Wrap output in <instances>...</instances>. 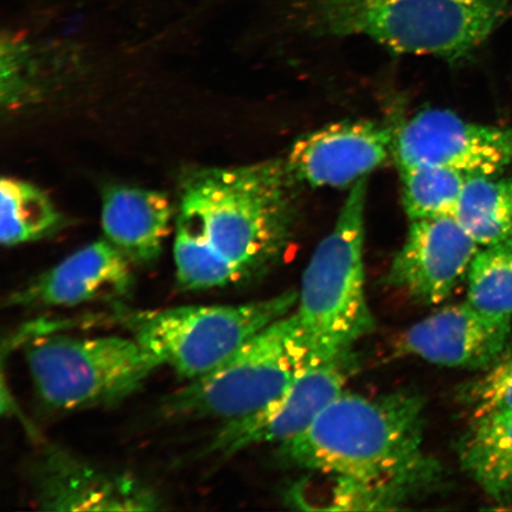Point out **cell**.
<instances>
[{"instance_id": "cell-1", "label": "cell", "mask_w": 512, "mask_h": 512, "mask_svg": "<svg viewBox=\"0 0 512 512\" xmlns=\"http://www.w3.org/2000/svg\"><path fill=\"white\" fill-rule=\"evenodd\" d=\"M300 187L285 159L184 172L175 217L178 287L213 290L270 271L292 239Z\"/></svg>"}, {"instance_id": "cell-2", "label": "cell", "mask_w": 512, "mask_h": 512, "mask_svg": "<svg viewBox=\"0 0 512 512\" xmlns=\"http://www.w3.org/2000/svg\"><path fill=\"white\" fill-rule=\"evenodd\" d=\"M425 400L400 390L369 398L343 392L296 438L279 462L334 478L332 510H398L443 483L424 450Z\"/></svg>"}, {"instance_id": "cell-3", "label": "cell", "mask_w": 512, "mask_h": 512, "mask_svg": "<svg viewBox=\"0 0 512 512\" xmlns=\"http://www.w3.org/2000/svg\"><path fill=\"white\" fill-rule=\"evenodd\" d=\"M512 15V0H293L294 29L361 36L396 54L471 57Z\"/></svg>"}, {"instance_id": "cell-4", "label": "cell", "mask_w": 512, "mask_h": 512, "mask_svg": "<svg viewBox=\"0 0 512 512\" xmlns=\"http://www.w3.org/2000/svg\"><path fill=\"white\" fill-rule=\"evenodd\" d=\"M367 189V178L352 185L303 275L294 312L317 363L352 351L375 328L364 272Z\"/></svg>"}, {"instance_id": "cell-5", "label": "cell", "mask_w": 512, "mask_h": 512, "mask_svg": "<svg viewBox=\"0 0 512 512\" xmlns=\"http://www.w3.org/2000/svg\"><path fill=\"white\" fill-rule=\"evenodd\" d=\"M316 363L293 311L258 332L220 367L171 393L160 411L169 420L224 424L259 411Z\"/></svg>"}, {"instance_id": "cell-6", "label": "cell", "mask_w": 512, "mask_h": 512, "mask_svg": "<svg viewBox=\"0 0 512 512\" xmlns=\"http://www.w3.org/2000/svg\"><path fill=\"white\" fill-rule=\"evenodd\" d=\"M24 356L38 400L54 413L117 406L162 367L132 336H36Z\"/></svg>"}, {"instance_id": "cell-7", "label": "cell", "mask_w": 512, "mask_h": 512, "mask_svg": "<svg viewBox=\"0 0 512 512\" xmlns=\"http://www.w3.org/2000/svg\"><path fill=\"white\" fill-rule=\"evenodd\" d=\"M299 292L288 290L241 305L176 306L117 310L118 322L151 352L160 366L187 381L226 362L266 326L296 310Z\"/></svg>"}, {"instance_id": "cell-8", "label": "cell", "mask_w": 512, "mask_h": 512, "mask_svg": "<svg viewBox=\"0 0 512 512\" xmlns=\"http://www.w3.org/2000/svg\"><path fill=\"white\" fill-rule=\"evenodd\" d=\"M358 368L360 362L352 351L313 364L259 411L224 422L208 452L230 457L251 446L280 445L296 438L344 392Z\"/></svg>"}, {"instance_id": "cell-9", "label": "cell", "mask_w": 512, "mask_h": 512, "mask_svg": "<svg viewBox=\"0 0 512 512\" xmlns=\"http://www.w3.org/2000/svg\"><path fill=\"white\" fill-rule=\"evenodd\" d=\"M400 168L438 166L466 177L497 176L512 164V128L470 123L447 110L422 111L396 131Z\"/></svg>"}, {"instance_id": "cell-10", "label": "cell", "mask_w": 512, "mask_h": 512, "mask_svg": "<svg viewBox=\"0 0 512 512\" xmlns=\"http://www.w3.org/2000/svg\"><path fill=\"white\" fill-rule=\"evenodd\" d=\"M479 247L454 216L411 221L386 283L415 303H444L467 278Z\"/></svg>"}, {"instance_id": "cell-11", "label": "cell", "mask_w": 512, "mask_h": 512, "mask_svg": "<svg viewBox=\"0 0 512 512\" xmlns=\"http://www.w3.org/2000/svg\"><path fill=\"white\" fill-rule=\"evenodd\" d=\"M37 507L49 511H151L162 499L131 475L99 469L67 452L49 450L31 470Z\"/></svg>"}, {"instance_id": "cell-12", "label": "cell", "mask_w": 512, "mask_h": 512, "mask_svg": "<svg viewBox=\"0 0 512 512\" xmlns=\"http://www.w3.org/2000/svg\"><path fill=\"white\" fill-rule=\"evenodd\" d=\"M394 128L341 121L298 138L285 158L292 176L311 188L352 187L394 152Z\"/></svg>"}, {"instance_id": "cell-13", "label": "cell", "mask_w": 512, "mask_h": 512, "mask_svg": "<svg viewBox=\"0 0 512 512\" xmlns=\"http://www.w3.org/2000/svg\"><path fill=\"white\" fill-rule=\"evenodd\" d=\"M511 319L485 315L469 302L448 305L403 332L395 356L450 368L485 371L509 347Z\"/></svg>"}, {"instance_id": "cell-14", "label": "cell", "mask_w": 512, "mask_h": 512, "mask_svg": "<svg viewBox=\"0 0 512 512\" xmlns=\"http://www.w3.org/2000/svg\"><path fill=\"white\" fill-rule=\"evenodd\" d=\"M133 265L110 241L99 240L12 292L5 304L16 307L118 304L133 291Z\"/></svg>"}, {"instance_id": "cell-15", "label": "cell", "mask_w": 512, "mask_h": 512, "mask_svg": "<svg viewBox=\"0 0 512 512\" xmlns=\"http://www.w3.org/2000/svg\"><path fill=\"white\" fill-rule=\"evenodd\" d=\"M175 217L176 210L163 192L114 185L102 197L106 240L134 265H150L159 258Z\"/></svg>"}, {"instance_id": "cell-16", "label": "cell", "mask_w": 512, "mask_h": 512, "mask_svg": "<svg viewBox=\"0 0 512 512\" xmlns=\"http://www.w3.org/2000/svg\"><path fill=\"white\" fill-rule=\"evenodd\" d=\"M463 470L497 502L512 498V412L479 416L458 446Z\"/></svg>"}, {"instance_id": "cell-17", "label": "cell", "mask_w": 512, "mask_h": 512, "mask_svg": "<svg viewBox=\"0 0 512 512\" xmlns=\"http://www.w3.org/2000/svg\"><path fill=\"white\" fill-rule=\"evenodd\" d=\"M454 217L479 246L503 245L512 234V177H467Z\"/></svg>"}, {"instance_id": "cell-18", "label": "cell", "mask_w": 512, "mask_h": 512, "mask_svg": "<svg viewBox=\"0 0 512 512\" xmlns=\"http://www.w3.org/2000/svg\"><path fill=\"white\" fill-rule=\"evenodd\" d=\"M62 216L36 185L16 178L0 183V240L6 247L48 238L61 227Z\"/></svg>"}, {"instance_id": "cell-19", "label": "cell", "mask_w": 512, "mask_h": 512, "mask_svg": "<svg viewBox=\"0 0 512 512\" xmlns=\"http://www.w3.org/2000/svg\"><path fill=\"white\" fill-rule=\"evenodd\" d=\"M402 204L411 221L454 216L466 176L438 166L400 168Z\"/></svg>"}, {"instance_id": "cell-20", "label": "cell", "mask_w": 512, "mask_h": 512, "mask_svg": "<svg viewBox=\"0 0 512 512\" xmlns=\"http://www.w3.org/2000/svg\"><path fill=\"white\" fill-rule=\"evenodd\" d=\"M466 279L467 302L485 315L512 319V253L507 247L479 249Z\"/></svg>"}, {"instance_id": "cell-21", "label": "cell", "mask_w": 512, "mask_h": 512, "mask_svg": "<svg viewBox=\"0 0 512 512\" xmlns=\"http://www.w3.org/2000/svg\"><path fill=\"white\" fill-rule=\"evenodd\" d=\"M459 399L473 419L497 412H512V344L494 366L460 389Z\"/></svg>"}, {"instance_id": "cell-22", "label": "cell", "mask_w": 512, "mask_h": 512, "mask_svg": "<svg viewBox=\"0 0 512 512\" xmlns=\"http://www.w3.org/2000/svg\"><path fill=\"white\" fill-rule=\"evenodd\" d=\"M503 245L505 247H507L509 249V251L512 253V234H511L510 238L503 243Z\"/></svg>"}]
</instances>
